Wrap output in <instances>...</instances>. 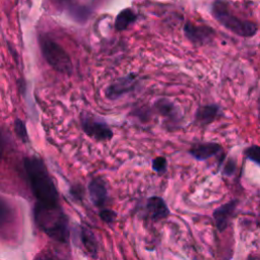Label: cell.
Wrapping results in <instances>:
<instances>
[{
    "label": "cell",
    "instance_id": "cell-1",
    "mask_svg": "<svg viewBox=\"0 0 260 260\" xmlns=\"http://www.w3.org/2000/svg\"><path fill=\"white\" fill-rule=\"evenodd\" d=\"M27 183L36 202L45 205H59V193L44 160L37 155L23 158Z\"/></svg>",
    "mask_w": 260,
    "mask_h": 260
},
{
    "label": "cell",
    "instance_id": "cell-2",
    "mask_svg": "<svg viewBox=\"0 0 260 260\" xmlns=\"http://www.w3.org/2000/svg\"><path fill=\"white\" fill-rule=\"evenodd\" d=\"M34 220L40 231L49 238L67 244L70 237L69 220L61 205H45L35 203Z\"/></svg>",
    "mask_w": 260,
    "mask_h": 260
},
{
    "label": "cell",
    "instance_id": "cell-3",
    "mask_svg": "<svg viewBox=\"0 0 260 260\" xmlns=\"http://www.w3.org/2000/svg\"><path fill=\"white\" fill-rule=\"evenodd\" d=\"M210 13L220 25L239 37L251 38L258 30L255 22L236 16L224 0H214L211 4Z\"/></svg>",
    "mask_w": 260,
    "mask_h": 260
},
{
    "label": "cell",
    "instance_id": "cell-4",
    "mask_svg": "<svg viewBox=\"0 0 260 260\" xmlns=\"http://www.w3.org/2000/svg\"><path fill=\"white\" fill-rule=\"evenodd\" d=\"M39 44L44 59L55 71L66 75L72 74L73 65L71 58L61 45L47 35L39 37Z\"/></svg>",
    "mask_w": 260,
    "mask_h": 260
},
{
    "label": "cell",
    "instance_id": "cell-5",
    "mask_svg": "<svg viewBox=\"0 0 260 260\" xmlns=\"http://www.w3.org/2000/svg\"><path fill=\"white\" fill-rule=\"evenodd\" d=\"M80 126L85 135L96 141L111 140L114 133L108 123L90 113L82 112L80 114Z\"/></svg>",
    "mask_w": 260,
    "mask_h": 260
},
{
    "label": "cell",
    "instance_id": "cell-6",
    "mask_svg": "<svg viewBox=\"0 0 260 260\" xmlns=\"http://www.w3.org/2000/svg\"><path fill=\"white\" fill-rule=\"evenodd\" d=\"M138 74L128 73L109 84L105 90V95L109 100H118L128 92L134 90L138 84Z\"/></svg>",
    "mask_w": 260,
    "mask_h": 260
},
{
    "label": "cell",
    "instance_id": "cell-7",
    "mask_svg": "<svg viewBox=\"0 0 260 260\" xmlns=\"http://www.w3.org/2000/svg\"><path fill=\"white\" fill-rule=\"evenodd\" d=\"M57 2L77 21H85L91 14L95 0H57Z\"/></svg>",
    "mask_w": 260,
    "mask_h": 260
},
{
    "label": "cell",
    "instance_id": "cell-8",
    "mask_svg": "<svg viewBox=\"0 0 260 260\" xmlns=\"http://www.w3.org/2000/svg\"><path fill=\"white\" fill-rule=\"evenodd\" d=\"M189 153L195 159L199 161L207 160L210 157L218 156L220 158V164L224 159V153L222 146L216 142H199L195 143L189 149Z\"/></svg>",
    "mask_w": 260,
    "mask_h": 260
},
{
    "label": "cell",
    "instance_id": "cell-9",
    "mask_svg": "<svg viewBox=\"0 0 260 260\" xmlns=\"http://www.w3.org/2000/svg\"><path fill=\"white\" fill-rule=\"evenodd\" d=\"M184 32L186 38L195 45H205L209 43L215 35L212 27L204 24H195L190 21L185 23Z\"/></svg>",
    "mask_w": 260,
    "mask_h": 260
},
{
    "label": "cell",
    "instance_id": "cell-10",
    "mask_svg": "<svg viewBox=\"0 0 260 260\" xmlns=\"http://www.w3.org/2000/svg\"><path fill=\"white\" fill-rule=\"evenodd\" d=\"M153 110L170 124H178L181 121V113L178 106L167 98H160L153 104Z\"/></svg>",
    "mask_w": 260,
    "mask_h": 260
},
{
    "label": "cell",
    "instance_id": "cell-11",
    "mask_svg": "<svg viewBox=\"0 0 260 260\" xmlns=\"http://www.w3.org/2000/svg\"><path fill=\"white\" fill-rule=\"evenodd\" d=\"M238 204V199H232L214 209L212 216L218 232H223L228 228L233 215L236 212Z\"/></svg>",
    "mask_w": 260,
    "mask_h": 260
},
{
    "label": "cell",
    "instance_id": "cell-12",
    "mask_svg": "<svg viewBox=\"0 0 260 260\" xmlns=\"http://www.w3.org/2000/svg\"><path fill=\"white\" fill-rule=\"evenodd\" d=\"M87 191L92 204L100 209L104 208L108 201V187L106 181L100 177L91 179L88 182Z\"/></svg>",
    "mask_w": 260,
    "mask_h": 260
},
{
    "label": "cell",
    "instance_id": "cell-13",
    "mask_svg": "<svg viewBox=\"0 0 260 260\" xmlns=\"http://www.w3.org/2000/svg\"><path fill=\"white\" fill-rule=\"evenodd\" d=\"M145 209L149 218L153 221H159L166 219L170 215L169 207L166 201L158 196L148 197L146 200Z\"/></svg>",
    "mask_w": 260,
    "mask_h": 260
},
{
    "label": "cell",
    "instance_id": "cell-14",
    "mask_svg": "<svg viewBox=\"0 0 260 260\" xmlns=\"http://www.w3.org/2000/svg\"><path fill=\"white\" fill-rule=\"evenodd\" d=\"M221 115V109L216 104L200 106L195 112V123L206 126L215 121Z\"/></svg>",
    "mask_w": 260,
    "mask_h": 260
},
{
    "label": "cell",
    "instance_id": "cell-15",
    "mask_svg": "<svg viewBox=\"0 0 260 260\" xmlns=\"http://www.w3.org/2000/svg\"><path fill=\"white\" fill-rule=\"evenodd\" d=\"M79 239L84 250L91 257H96L98 254V242L94 234L87 226L79 228Z\"/></svg>",
    "mask_w": 260,
    "mask_h": 260
},
{
    "label": "cell",
    "instance_id": "cell-16",
    "mask_svg": "<svg viewBox=\"0 0 260 260\" xmlns=\"http://www.w3.org/2000/svg\"><path fill=\"white\" fill-rule=\"evenodd\" d=\"M137 18L136 13L130 9V8H126L123 9L116 17L115 20V28L116 30H124L126 29L130 24H132Z\"/></svg>",
    "mask_w": 260,
    "mask_h": 260
},
{
    "label": "cell",
    "instance_id": "cell-17",
    "mask_svg": "<svg viewBox=\"0 0 260 260\" xmlns=\"http://www.w3.org/2000/svg\"><path fill=\"white\" fill-rule=\"evenodd\" d=\"M14 132H15L17 138L21 142L27 143L29 141V137H28V133H27L25 123L19 118H16L14 120Z\"/></svg>",
    "mask_w": 260,
    "mask_h": 260
},
{
    "label": "cell",
    "instance_id": "cell-18",
    "mask_svg": "<svg viewBox=\"0 0 260 260\" xmlns=\"http://www.w3.org/2000/svg\"><path fill=\"white\" fill-rule=\"evenodd\" d=\"M151 168L158 175L165 174L167 172V169H168L167 158L165 156H162V155L154 157L152 159V161H151Z\"/></svg>",
    "mask_w": 260,
    "mask_h": 260
},
{
    "label": "cell",
    "instance_id": "cell-19",
    "mask_svg": "<svg viewBox=\"0 0 260 260\" xmlns=\"http://www.w3.org/2000/svg\"><path fill=\"white\" fill-rule=\"evenodd\" d=\"M244 154L249 160L260 166V146L259 145H251L247 147L244 150Z\"/></svg>",
    "mask_w": 260,
    "mask_h": 260
},
{
    "label": "cell",
    "instance_id": "cell-20",
    "mask_svg": "<svg viewBox=\"0 0 260 260\" xmlns=\"http://www.w3.org/2000/svg\"><path fill=\"white\" fill-rule=\"evenodd\" d=\"M99 215H100L101 219L104 220L107 223L114 222V220L117 217V213L114 210L109 209V208H101L100 212H99Z\"/></svg>",
    "mask_w": 260,
    "mask_h": 260
},
{
    "label": "cell",
    "instance_id": "cell-21",
    "mask_svg": "<svg viewBox=\"0 0 260 260\" xmlns=\"http://www.w3.org/2000/svg\"><path fill=\"white\" fill-rule=\"evenodd\" d=\"M236 169H237L236 160L233 159V158H229V159L224 162V165H223L222 174H223V176H225V177H232V176L235 174Z\"/></svg>",
    "mask_w": 260,
    "mask_h": 260
},
{
    "label": "cell",
    "instance_id": "cell-22",
    "mask_svg": "<svg viewBox=\"0 0 260 260\" xmlns=\"http://www.w3.org/2000/svg\"><path fill=\"white\" fill-rule=\"evenodd\" d=\"M257 117H258V121L260 123V94L258 96V101H257Z\"/></svg>",
    "mask_w": 260,
    "mask_h": 260
}]
</instances>
